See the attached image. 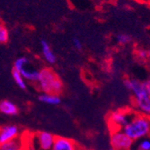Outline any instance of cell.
I'll use <instances>...</instances> for the list:
<instances>
[{
  "mask_svg": "<svg viewBox=\"0 0 150 150\" xmlns=\"http://www.w3.org/2000/svg\"><path fill=\"white\" fill-rule=\"evenodd\" d=\"M125 88L132 94L133 110L140 115H150V81H140L137 79H125Z\"/></svg>",
  "mask_w": 150,
  "mask_h": 150,
  "instance_id": "cell-1",
  "label": "cell"
},
{
  "mask_svg": "<svg viewBox=\"0 0 150 150\" xmlns=\"http://www.w3.org/2000/svg\"><path fill=\"white\" fill-rule=\"evenodd\" d=\"M121 130L133 142L148 137L150 133L149 116L135 112L128 123Z\"/></svg>",
  "mask_w": 150,
  "mask_h": 150,
  "instance_id": "cell-2",
  "label": "cell"
},
{
  "mask_svg": "<svg viewBox=\"0 0 150 150\" xmlns=\"http://www.w3.org/2000/svg\"><path fill=\"white\" fill-rule=\"evenodd\" d=\"M35 84L42 93L60 95L64 89V84L60 78L52 69L48 67L39 70V77Z\"/></svg>",
  "mask_w": 150,
  "mask_h": 150,
  "instance_id": "cell-3",
  "label": "cell"
},
{
  "mask_svg": "<svg viewBox=\"0 0 150 150\" xmlns=\"http://www.w3.org/2000/svg\"><path fill=\"white\" fill-rule=\"evenodd\" d=\"M133 109H118L111 112L107 116L110 131L122 129L135 114Z\"/></svg>",
  "mask_w": 150,
  "mask_h": 150,
  "instance_id": "cell-4",
  "label": "cell"
},
{
  "mask_svg": "<svg viewBox=\"0 0 150 150\" xmlns=\"http://www.w3.org/2000/svg\"><path fill=\"white\" fill-rule=\"evenodd\" d=\"M55 135L48 131H39L30 136L25 135V142L32 150H51Z\"/></svg>",
  "mask_w": 150,
  "mask_h": 150,
  "instance_id": "cell-5",
  "label": "cell"
},
{
  "mask_svg": "<svg viewBox=\"0 0 150 150\" xmlns=\"http://www.w3.org/2000/svg\"><path fill=\"white\" fill-rule=\"evenodd\" d=\"M111 148L113 150H130L134 142L131 140L121 129L111 131L110 137Z\"/></svg>",
  "mask_w": 150,
  "mask_h": 150,
  "instance_id": "cell-6",
  "label": "cell"
},
{
  "mask_svg": "<svg viewBox=\"0 0 150 150\" xmlns=\"http://www.w3.org/2000/svg\"><path fill=\"white\" fill-rule=\"evenodd\" d=\"M21 135L20 129L14 124H7L0 127V144L13 140Z\"/></svg>",
  "mask_w": 150,
  "mask_h": 150,
  "instance_id": "cell-7",
  "label": "cell"
},
{
  "mask_svg": "<svg viewBox=\"0 0 150 150\" xmlns=\"http://www.w3.org/2000/svg\"><path fill=\"white\" fill-rule=\"evenodd\" d=\"M78 144L68 138L62 136H55L51 150H78Z\"/></svg>",
  "mask_w": 150,
  "mask_h": 150,
  "instance_id": "cell-8",
  "label": "cell"
},
{
  "mask_svg": "<svg viewBox=\"0 0 150 150\" xmlns=\"http://www.w3.org/2000/svg\"><path fill=\"white\" fill-rule=\"evenodd\" d=\"M25 146V135H20L18 138L0 144V150H24Z\"/></svg>",
  "mask_w": 150,
  "mask_h": 150,
  "instance_id": "cell-9",
  "label": "cell"
},
{
  "mask_svg": "<svg viewBox=\"0 0 150 150\" xmlns=\"http://www.w3.org/2000/svg\"><path fill=\"white\" fill-rule=\"evenodd\" d=\"M19 109L18 106L10 100L5 99L0 102V112L5 115L14 116L18 114Z\"/></svg>",
  "mask_w": 150,
  "mask_h": 150,
  "instance_id": "cell-10",
  "label": "cell"
},
{
  "mask_svg": "<svg viewBox=\"0 0 150 150\" xmlns=\"http://www.w3.org/2000/svg\"><path fill=\"white\" fill-rule=\"evenodd\" d=\"M20 73L22 74V76L25 80V81H29L32 83H36L37 80L39 77V70L33 69V68H29L28 65L21 69Z\"/></svg>",
  "mask_w": 150,
  "mask_h": 150,
  "instance_id": "cell-11",
  "label": "cell"
},
{
  "mask_svg": "<svg viewBox=\"0 0 150 150\" xmlns=\"http://www.w3.org/2000/svg\"><path fill=\"white\" fill-rule=\"evenodd\" d=\"M42 52L43 58L45 59L47 63L50 64H53L56 63L57 57H56L54 52L52 51L49 43L46 40H42Z\"/></svg>",
  "mask_w": 150,
  "mask_h": 150,
  "instance_id": "cell-12",
  "label": "cell"
},
{
  "mask_svg": "<svg viewBox=\"0 0 150 150\" xmlns=\"http://www.w3.org/2000/svg\"><path fill=\"white\" fill-rule=\"evenodd\" d=\"M39 100L44 104H48L51 105H58L61 103L60 95H56V94L42 93L39 96Z\"/></svg>",
  "mask_w": 150,
  "mask_h": 150,
  "instance_id": "cell-13",
  "label": "cell"
},
{
  "mask_svg": "<svg viewBox=\"0 0 150 150\" xmlns=\"http://www.w3.org/2000/svg\"><path fill=\"white\" fill-rule=\"evenodd\" d=\"M12 76H13V79H14L15 84L18 87H19L21 89H26L27 88L26 81L24 79V77L22 76V74L20 73V71H18L13 69V71H12Z\"/></svg>",
  "mask_w": 150,
  "mask_h": 150,
  "instance_id": "cell-14",
  "label": "cell"
},
{
  "mask_svg": "<svg viewBox=\"0 0 150 150\" xmlns=\"http://www.w3.org/2000/svg\"><path fill=\"white\" fill-rule=\"evenodd\" d=\"M9 39V32L4 23L0 20V45L5 44L8 41Z\"/></svg>",
  "mask_w": 150,
  "mask_h": 150,
  "instance_id": "cell-15",
  "label": "cell"
},
{
  "mask_svg": "<svg viewBox=\"0 0 150 150\" xmlns=\"http://www.w3.org/2000/svg\"><path fill=\"white\" fill-rule=\"evenodd\" d=\"M30 64V61L27 57H25V56H21V57L17 58L15 61H14V70L18 71H19L21 69H23L24 67L29 65Z\"/></svg>",
  "mask_w": 150,
  "mask_h": 150,
  "instance_id": "cell-16",
  "label": "cell"
},
{
  "mask_svg": "<svg viewBox=\"0 0 150 150\" xmlns=\"http://www.w3.org/2000/svg\"><path fill=\"white\" fill-rule=\"evenodd\" d=\"M136 149L138 150H150V140L149 138H143L137 141Z\"/></svg>",
  "mask_w": 150,
  "mask_h": 150,
  "instance_id": "cell-17",
  "label": "cell"
},
{
  "mask_svg": "<svg viewBox=\"0 0 150 150\" xmlns=\"http://www.w3.org/2000/svg\"><path fill=\"white\" fill-rule=\"evenodd\" d=\"M131 40H132V38L127 33H121L117 36V41L121 45H127Z\"/></svg>",
  "mask_w": 150,
  "mask_h": 150,
  "instance_id": "cell-18",
  "label": "cell"
},
{
  "mask_svg": "<svg viewBox=\"0 0 150 150\" xmlns=\"http://www.w3.org/2000/svg\"><path fill=\"white\" fill-rule=\"evenodd\" d=\"M137 56L140 61L146 62L149 57V54H148V51L146 49H139L137 51Z\"/></svg>",
  "mask_w": 150,
  "mask_h": 150,
  "instance_id": "cell-19",
  "label": "cell"
},
{
  "mask_svg": "<svg viewBox=\"0 0 150 150\" xmlns=\"http://www.w3.org/2000/svg\"><path fill=\"white\" fill-rule=\"evenodd\" d=\"M73 45H74L75 48L78 49V50L82 49V43H81L80 40L78 39V38H74L73 39Z\"/></svg>",
  "mask_w": 150,
  "mask_h": 150,
  "instance_id": "cell-20",
  "label": "cell"
},
{
  "mask_svg": "<svg viewBox=\"0 0 150 150\" xmlns=\"http://www.w3.org/2000/svg\"><path fill=\"white\" fill-rule=\"evenodd\" d=\"M24 150H32L27 144H26V142H25V146H24Z\"/></svg>",
  "mask_w": 150,
  "mask_h": 150,
  "instance_id": "cell-21",
  "label": "cell"
},
{
  "mask_svg": "<svg viewBox=\"0 0 150 150\" xmlns=\"http://www.w3.org/2000/svg\"><path fill=\"white\" fill-rule=\"evenodd\" d=\"M78 150H85V149H84V148H82L81 146H79V147L78 148Z\"/></svg>",
  "mask_w": 150,
  "mask_h": 150,
  "instance_id": "cell-22",
  "label": "cell"
},
{
  "mask_svg": "<svg viewBox=\"0 0 150 150\" xmlns=\"http://www.w3.org/2000/svg\"><path fill=\"white\" fill-rule=\"evenodd\" d=\"M130 150H138V149H136V148H133V147H132V148H131Z\"/></svg>",
  "mask_w": 150,
  "mask_h": 150,
  "instance_id": "cell-23",
  "label": "cell"
},
{
  "mask_svg": "<svg viewBox=\"0 0 150 150\" xmlns=\"http://www.w3.org/2000/svg\"><path fill=\"white\" fill-rule=\"evenodd\" d=\"M109 150H113V149H112V148H110V149H109Z\"/></svg>",
  "mask_w": 150,
  "mask_h": 150,
  "instance_id": "cell-24",
  "label": "cell"
}]
</instances>
